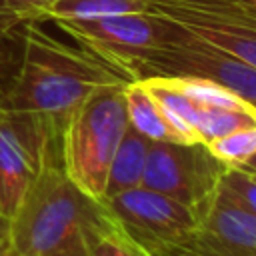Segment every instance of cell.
I'll return each mask as SVG.
<instances>
[{"mask_svg":"<svg viewBox=\"0 0 256 256\" xmlns=\"http://www.w3.org/2000/svg\"><path fill=\"white\" fill-rule=\"evenodd\" d=\"M190 256H256V214L222 186L196 210Z\"/></svg>","mask_w":256,"mask_h":256,"instance_id":"30bf717a","label":"cell"},{"mask_svg":"<svg viewBox=\"0 0 256 256\" xmlns=\"http://www.w3.org/2000/svg\"><path fill=\"white\" fill-rule=\"evenodd\" d=\"M166 20V18H164ZM128 80L146 78H200L234 92L256 108V68L236 56L202 42L168 20L166 38L134 58L126 70Z\"/></svg>","mask_w":256,"mask_h":256,"instance_id":"277c9868","label":"cell"},{"mask_svg":"<svg viewBox=\"0 0 256 256\" xmlns=\"http://www.w3.org/2000/svg\"><path fill=\"white\" fill-rule=\"evenodd\" d=\"M126 82L98 56L56 40L40 22H28L20 62L0 106L34 114L62 132L66 120L94 92Z\"/></svg>","mask_w":256,"mask_h":256,"instance_id":"6da1fadb","label":"cell"},{"mask_svg":"<svg viewBox=\"0 0 256 256\" xmlns=\"http://www.w3.org/2000/svg\"><path fill=\"white\" fill-rule=\"evenodd\" d=\"M60 132L46 120L0 106V214L12 218Z\"/></svg>","mask_w":256,"mask_h":256,"instance_id":"8992f818","label":"cell"},{"mask_svg":"<svg viewBox=\"0 0 256 256\" xmlns=\"http://www.w3.org/2000/svg\"><path fill=\"white\" fill-rule=\"evenodd\" d=\"M56 0H0V4L18 10V12H26L30 16H34V20L44 22V12L54 4Z\"/></svg>","mask_w":256,"mask_h":256,"instance_id":"ac0fdd59","label":"cell"},{"mask_svg":"<svg viewBox=\"0 0 256 256\" xmlns=\"http://www.w3.org/2000/svg\"><path fill=\"white\" fill-rule=\"evenodd\" d=\"M100 202L126 236L148 256H188L198 224L190 206L144 186Z\"/></svg>","mask_w":256,"mask_h":256,"instance_id":"5b68a950","label":"cell"},{"mask_svg":"<svg viewBox=\"0 0 256 256\" xmlns=\"http://www.w3.org/2000/svg\"><path fill=\"white\" fill-rule=\"evenodd\" d=\"M226 170L228 166L202 142H152L142 186L196 212L220 188Z\"/></svg>","mask_w":256,"mask_h":256,"instance_id":"52a82bcc","label":"cell"},{"mask_svg":"<svg viewBox=\"0 0 256 256\" xmlns=\"http://www.w3.org/2000/svg\"><path fill=\"white\" fill-rule=\"evenodd\" d=\"M150 144H152V140H148L146 136H142L138 130H134L128 124L126 132H124V136H122V140L114 152V158L110 162L104 198H110V196H116L120 192L142 186Z\"/></svg>","mask_w":256,"mask_h":256,"instance_id":"7c38bea8","label":"cell"},{"mask_svg":"<svg viewBox=\"0 0 256 256\" xmlns=\"http://www.w3.org/2000/svg\"><path fill=\"white\" fill-rule=\"evenodd\" d=\"M238 10H242L246 16L256 20V0H230Z\"/></svg>","mask_w":256,"mask_h":256,"instance_id":"ffe728a7","label":"cell"},{"mask_svg":"<svg viewBox=\"0 0 256 256\" xmlns=\"http://www.w3.org/2000/svg\"><path fill=\"white\" fill-rule=\"evenodd\" d=\"M0 256H12V240H10V220L0 214Z\"/></svg>","mask_w":256,"mask_h":256,"instance_id":"d6986e66","label":"cell"},{"mask_svg":"<svg viewBox=\"0 0 256 256\" xmlns=\"http://www.w3.org/2000/svg\"><path fill=\"white\" fill-rule=\"evenodd\" d=\"M150 0H56L46 12L44 20H86L114 14L148 12Z\"/></svg>","mask_w":256,"mask_h":256,"instance_id":"5bb4252c","label":"cell"},{"mask_svg":"<svg viewBox=\"0 0 256 256\" xmlns=\"http://www.w3.org/2000/svg\"><path fill=\"white\" fill-rule=\"evenodd\" d=\"M188 256H190V254H188Z\"/></svg>","mask_w":256,"mask_h":256,"instance_id":"7402d4cb","label":"cell"},{"mask_svg":"<svg viewBox=\"0 0 256 256\" xmlns=\"http://www.w3.org/2000/svg\"><path fill=\"white\" fill-rule=\"evenodd\" d=\"M28 22H38L26 12L12 10L0 4V96L10 84L22 54L24 28Z\"/></svg>","mask_w":256,"mask_h":256,"instance_id":"4fadbf2b","label":"cell"},{"mask_svg":"<svg viewBox=\"0 0 256 256\" xmlns=\"http://www.w3.org/2000/svg\"><path fill=\"white\" fill-rule=\"evenodd\" d=\"M54 24L76 40L80 48L110 64L124 78L126 66L146 50L160 44L168 32V20L152 12H130L86 20H56Z\"/></svg>","mask_w":256,"mask_h":256,"instance_id":"ba28073f","label":"cell"},{"mask_svg":"<svg viewBox=\"0 0 256 256\" xmlns=\"http://www.w3.org/2000/svg\"><path fill=\"white\" fill-rule=\"evenodd\" d=\"M240 168H242V170H246V172H250V174H256V154H254L246 164H242Z\"/></svg>","mask_w":256,"mask_h":256,"instance_id":"44dd1931","label":"cell"},{"mask_svg":"<svg viewBox=\"0 0 256 256\" xmlns=\"http://www.w3.org/2000/svg\"><path fill=\"white\" fill-rule=\"evenodd\" d=\"M88 256H148V254L136 242H132L126 236V232L108 214L104 224L94 232L90 240Z\"/></svg>","mask_w":256,"mask_h":256,"instance_id":"2e32d148","label":"cell"},{"mask_svg":"<svg viewBox=\"0 0 256 256\" xmlns=\"http://www.w3.org/2000/svg\"><path fill=\"white\" fill-rule=\"evenodd\" d=\"M128 124L152 142H190L166 116L142 80H130L122 88Z\"/></svg>","mask_w":256,"mask_h":256,"instance_id":"8fae6325","label":"cell"},{"mask_svg":"<svg viewBox=\"0 0 256 256\" xmlns=\"http://www.w3.org/2000/svg\"><path fill=\"white\" fill-rule=\"evenodd\" d=\"M148 12L256 68V20L230 0H150Z\"/></svg>","mask_w":256,"mask_h":256,"instance_id":"9c48e42d","label":"cell"},{"mask_svg":"<svg viewBox=\"0 0 256 256\" xmlns=\"http://www.w3.org/2000/svg\"><path fill=\"white\" fill-rule=\"evenodd\" d=\"M106 218L104 204L64 174L58 140L10 218L12 256H88L90 240Z\"/></svg>","mask_w":256,"mask_h":256,"instance_id":"7a4b0ae2","label":"cell"},{"mask_svg":"<svg viewBox=\"0 0 256 256\" xmlns=\"http://www.w3.org/2000/svg\"><path fill=\"white\" fill-rule=\"evenodd\" d=\"M208 150L228 168H240L256 154V124L240 126L206 144Z\"/></svg>","mask_w":256,"mask_h":256,"instance_id":"9a60e30c","label":"cell"},{"mask_svg":"<svg viewBox=\"0 0 256 256\" xmlns=\"http://www.w3.org/2000/svg\"><path fill=\"white\" fill-rule=\"evenodd\" d=\"M124 84L106 86L82 102L60 132L64 174L86 196L104 198L114 152L128 128Z\"/></svg>","mask_w":256,"mask_h":256,"instance_id":"3957f363","label":"cell"},{"mask_svg":"<svg viewBox=\"0 0 256 256\" xmlns=\"http://www.w3.org/2000/svg\"><path fill=\"white\" fill-rule=\"evenodd\" d=\"M220 186L234 200L256 214V174H250L242 168H228L222 176Z\"/></svg>","mask_w":256,"mask_h":256,"instance_id":"e0dca14e","label":"cell"}]
</instances>
